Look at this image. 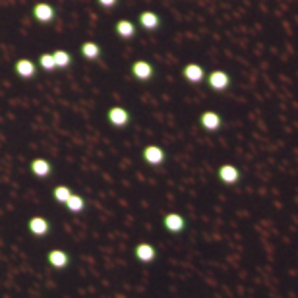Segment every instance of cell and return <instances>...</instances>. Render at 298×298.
Returning <instances> with one entry per match:
<instances>
[{
  "label": "cell",
  "mask_w": 298,
  "mask_h": 298,
  "mask_svg": "<svg viewBox=\"0 0 298 298\" xmlns=\"http://www.w3.org/2000/svg\"><path fill=\"white\" fill-rule=\"evenodd\" d=\"M107 122L112 126V128H126V126L132 122V114L126 107H120V105H114L107 111Z\"/></svg>",
  "instance_id": "obj_3"
},
{
  "label": "cell",
  "mask_w": 298,
  "mask_h": 298,
  "mask_svg": "<svg viewBox=\"0 0 298 298\" xmlns=\"http://www.w3.org/2000/svg\"><path fill=\"white\" fill-rule=\"evenodd\" d=\"M41 70H45L47 74H52L56 70V62H54V56H52V50H45L39 54V58L35 60Z\"/></svg>",
  "instance_id": "obj_20"
},
{
  "label": "cell",
  "mask_w": 298,
  "mask_h": 298,
  "mask_svg": "<svg viewBox=\"0 0 298 298\" xmlns=\"http://www.w3.org/2000/svg\"><path fill=\"white\" fill-rule=\"evenodd\" d=\"M118 2H120V0H97V4H99L101 8H105V10H112V8H116V6H118Z\"/></svg>",
  "instance_id": "obj_22"
},
{
  "label": "cell",
  "mask_w": 298,
  "mask_h": 298,
  "mask_svg": "<svg viewBox=\"0 0 298 298\" xmlns=\"http://www.w3.org/2000/svg\"><path fill=\"white\" fill-rule=\"evenodd\" d=\"M134 256L141 263H151V261L157 260V248L153 244H149V242H139L134 248Z\"/></svg>",
  "instance_id": "obj_14"
},
{
  "label": "cell",
  "mask_w": 298,
  "mask_h": 298,
  "mask_svg": "<svg viewBox=\"0 0 298 298\" xmlns=\"http://www.w3.org/2000/svg\"><path fill=\"white\" fill-rule=\"evenodd\" d=\"M47 261L52 269H66L70 265V254L66 250L54 248L47 254Z\"/></svg>",
  "instance_id": "obj_13"
},
{
  "label": "cell",
  "mask_w": 298,
  "mask_h": 298,
  "mask_svg": "<svg viewBox=\"0 0 298 298\" xmlns=\"http://www.w3.org/2000/svg\"><path fill=\"white\" fill-rule=\"evenodd\" d=\"M205 80H207V86L211 87L213 91H227L231 87V76L225 70H215Z\"/></svg>",
  "instance_id": "obj_10"
},
{
  "label": "cell",
  "mask_w": 298,
  "mask_h": 298,
  "mask_svg": "<svg viewBox=\"0 0 298 298\" xmlns=\"http://www.w3.org/2000/svg\"><path fill=\"white\" fill-rule=\"evenodd\" d=\"M64 207H66L70 213H74V215H80V213L86 211L87 201H86L84 196H80V194H72V198L64 203Z\"/></svg>",
  "instance_id": "obj_19"
},
{
  "label": "cell",
  "mask_w": 298,
  "mask_h": 298,
  "mask_svg": "<svg viewBox=\"0 0 298 298\" xmlns=\"http://www.w3.org/2000/svg\"><path fill=\"white\" fill-rule=\"evenodd\" d=\"M14 74L18 76L22 82H29V80H35L37 78L39 66L31 58H18L14 62Z\"/></svg>",
  "instance_id": "obj_2"
},
{
  "label": "cell",
  "mask_w": 298,
  "mask_h": 298,
  "mask_svg": "<svg viewBox=\"0 0 298 298\" xmlns=\"http://www.w3.org/2000/svg\"><path fill=\"white\" fill-rule=\"evenodd\" d=\"M141 157L151 167H161L163 163L167 161V153L161 145H145L141 151Z\"/></svg>",
  "instance_id": "obj_6"
},
{
  "label": "cell",
  "mask_w": 298,
  "mask_h": 298,
  "mask_svg": "<svg viewBox=\"0 0 298 298\" xmlns=\"http://www.w3.org/2000/svg\"><path fill=\"white\" fill-rule=\"evenodd\" d=\"M52 56H54V62H56V70H68L74 64L72 52L66 49H54L52 50Z\"/></svg>",
  "instance_id": "obj_18"
},
{
  "label": "cell",
  "mask_w": 298,
  "mask_h": 298,
  "mask_svg": "<svg viewBox=\"0 0 298 298\" xmlns=\"http://www.w3.org/2000/svg\"><path fill=\"white\" fill-rule=\"evenodd\" d=\"M163 227L173 233V235H178L182 231H186V219L180 215V213H167L163 217Z\"/></svg>",
  "instance_id": "obj_11"
},
{
  "label": "cell",
  "mask_w": 298,
  "mask_h": 298,
  "mask_svg": "<svg viewBox=\"0 0 298 298\" xmlns=\"http://www.w3.org/2000/svg\"><path fill=\"white\" fill-rule=\"evenodd\" d=\"M29 171L31 174L35 176V178H49L50 174H52V163L49 159H45V157H35L33 161L29 163Z\"/></svg>",
  "instance_id": "obj_12"
},
{
  "label": "cell",
  "mask_w": 298,
  "mask_h": 298,
  "mask_svg": "<svg viewBox=\"0 0 298 298\" xmlns=\"http://www.w3.org/2000/svg\"><path fill=\"white\" fill-rule=\"evenodd\" d=\"M217 176H219V180L223 184L231 186V184H236L240 180V171L236 169L235 165H221L219 171H217Z\"/></svg>",
  "instance_id": "obj_17"
},
{
  "label": "cell",
  "mask_w": 298,
  "mask_h": 298,
  "mask_svg": "<svg viewBox=\"0 0 298 298\" xmlns=\"http://www.w3.org/2000/svg\"><path fill=\"white\" fill-rule=\"evenodd\" d=\"M182 78L186 80L188 84L198 86V84H201V82L207 78V74H205L203 66H199V64H196V62H190L182 68Z\"/></svg>",
  "instance_id": "obj_9"
},
{
  "label": "cell",
  "mask_w": 298,
  "mask_h": 298,
  "mask_svg": "<svg viewBox=\"0 0 298 298\" xmlns=\"http://www.w3.org/2000/svg\"><path fill=\"white\" fill-rule=\"evenodd\" d=\"M72 194H74V190H72V188L66 186V184H60V186H56L54 190H52V199H54L56 203L64 205L68 199L72 198Z\"/></svg>",
  "instance_id": "obj_21"
},
{
  "label": "cell",
  "mask_w": 298,
  "mask_h": 298,
  "mask_svg": "<svg viewBox=\"0 0 298 298\" xmlns=\"http://www.w3.org/2000/svg\"><path fill=\"white\" fill-rule=\"evenodd\" d=\"M199 126H201L205 132H217V130L223 126V118H221L219 112L203 111L199 114Z\"/></svg>",
  "instance_id": "obj_8"
},
{
  "label": "cell",
  "mask_w": 298,
  "mask_h": 298,
  "mask_svg": "<svg viewBox=\"0 0 298 298\" xmlns=\"http://www.w3.org/2000/svg\"><path fill=\"white\" fill-rule=\"evenodd\" d=\"M161 16L157 12H153V10H143V12L137 16V25L143 29V31H149V33H153V31H157L159 27H161Z\"/></svg>",
  "instance_id": "obj_5"
},
{
  "label": "cell",
  "mask_w": 298,
  "mask_h": 298,
  "mask_svg": "<svg viewBox=\"0 0 298 298\" xmlns=\"http://www.w3.org/2000/svg\"><path fill=\"white\" fill-rule=\"evenodd\" d=\"M80 52H82V56L86 58L87 62H97L103 56V49H101L99 43H95V41H84L82 47H80Z\"/></svg>",
  "instance_id": "obj_16"
},
{
  "label": "cell",
  "mask_w": 298,
  "mask_h": 298,
  "mask_svg": "<svg viewBox=\"0 0 298 298\" xmlns=\"http://www.w3.org/2000/svg\"><path fill=\"white\" fill-rule=\"evenodd\" d=\"M31 16H33V20L37 24L49 25L58 18V12L50 2H35L33 8H31Z\"/></svg>",
  "instance_id": "obj_1"
},
{
  "label": "cell",
  "mask_w": 298,
  "mask_h": 298,
  "mask_svg": "<svg viewBox=\"0 0 298 298\" xmlns=\"http://www.w3.org/2000/svg\"><path fill=\"white\" fill-rule=\"evenodd\" d=\"M27 231L37 238H43L50 233V221L47 217H41V215H35L27 221Z\"/></svg>",
  "instance_id": "obj_7"
},
{
  "label": "cell",
  "mask_w": 298,
  "mask_h": 298,
  "mask_svg": "<svg viewBox=\"0 0 298 298\" xmlns=\"http://www.w3.org/2000/svg\"><path fill=\"white\" fill-rule=\"evenodd\" d=\"M114 33L120 39H124V41H130V39H134L137 35V25L132 20H126V18L118 20L114 24Z\"/></svg>",
  "instance_id": "obj_15"
},
{
  "label": "cell",
  "mask_w": 298,
  "mask_h": 298,
  "mask_svg": "<svg viewBox=\"0 0 298 298\" xmlns=\"http://www.w3.org/2000/svg\"><path fill=\"white\" fill-rule=\"evenodd\" d=\"M130 74L134 80L145 84V82H151L155 78V66L147 60H134L130 66Z\"/></svg>",
  "instance_id": "obj_4"
}]
</instances>
